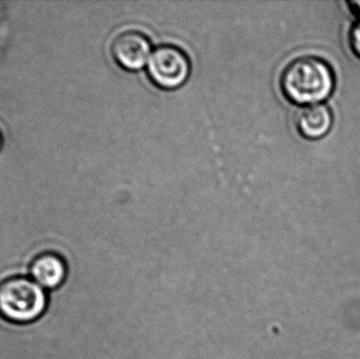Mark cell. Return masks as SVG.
<instances>
[{
  "label": "cell",
  "mask_w": 360,
  "mask_h": 359,
  "mask_svg": "<svg viewBox=\"0 0 360 359\" xmlns=\"http://www.w3.org/2000/svg\"><path fill=\"white\" fill-rule=\"evenodd\" d=\"M34 282L46 289L56 288L65 278V266L56 255L46 254L38 257L32 266Z\"/></svg>",
  "instance_id": "8992f818"
},
{
  "label": "cell",
  "mask_w": 360,
  "mask_h": 359,
  "mask_svg": "<svg viewBox=\"0 0 360 359\" xmlns=\"http://www.w3.org/2000/svg\"><path fill=\"white\" fill-rule=\"evenodd\" d=\"M46 307L44 288L27 278H13L0 286V312L16 322L39 318Z\"/></svg>",
  "instance_id": "7a4b0ae2"
},
{
  "label": "cell",
  "mask_w": 360,
  "mask_h": 359,
  "mask_svg": "<svg viewBox=\"0 0 360 359\" xmlns=\"http://www.w3.org/2000/svg\"><path fill=\"white\" fill-rule=\"evenodd\" d=\"M333 124V115L325 105H306L297 112L296 128L302 136L308 139H319L325 136Z\"/></svg>",
  "instance_id": "5b68a950"
},
{
  "label": "cell",
  "mask_w": 360,
  "mask_h": 359,
  "mask_svg": "<svg viewBox=\"0 0 360 359\" xmlns=\"http://www.w3.org/2000/svg\"><path fill=\"white\" fill-rule=\"evenodd\" d=\"M0 145H1V137H0Z\"/></svg>",
  "instance_id": "9c48e42d"
},
{
  "label": "cell",
  "mask_w": 360,
  "mask_h": 359,
  "mask_svg": "<svg viewBox=\"0 0 360 359\" xmlns=\"http://www.w3.org/2000/svg\"><path fill=\"white\" fill-rule=\"evenodd\" d=\"M348 4L350 6L351 10L360 17V1H351L348 2Z\"/></svg>",
  "instance_id": "ba28073f"
},
{
  "label": "cell",
  "mask_w": 360,
  "mask_h": 359,
  "mask_svg": "<svg viewBox=\"0 0 360 359\" xmlns=\"http://www.w3.org/2000/svg\"><path fill=\"white\" fill-rule=\"evenodd\" d=\"M151 54V40L145 33L137 30H127L112 40V57L126 71L135 72L143 69Z\"/></svg>",
  "instance_id": "277c9868"
},
{
  "label": "cell",
  "mask_w": 360,
  "mask_h": 359,
  "mask_svg": "<svg viewBox=\"0 0 360 359\" xmlns=\"http://www.w3.org/2000/svg\"><path fill=\"white\" fill-rule=\"evenodd\" d=\"M191 60L179 46L162 44L152 52L148 61V76L154 86L162 90H176L188 81Z\"/></svg>",
  "instance_id": "3957f363"
},
{
  "label": "cell",
  "mask_w": 360,
  "mask_h": 359,
  "mask_svg": "<svg viewBox=\"0 0 360 359\" xmlns=\"http://www.w3.org/2000/svg\"><path fill=\"white\" fill-rule=\"evenodd\" d=\"M350 44L353 52L360 58V21L351 30Z\"/></svg>",
  "instance_id": "52a82bcc"
},
{
  "label": "cell",
  "mask_w": 360,
  "mask_h": 359,
  "mask_svg": "<svg viewBox=\"0 0 360 359\" xmlns=\"http://www.w3.org/2000/svg\"><path fill=\"white\" fill-rule=\"evenodd\" d=\"M279 84L290 103L306 107L327 99L333 91L335 79L331 67L323 59L302 56L285 65Z\"/></svg>",
  "instance_id": "6da1fadb"
}]
</instances>
